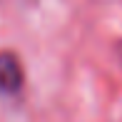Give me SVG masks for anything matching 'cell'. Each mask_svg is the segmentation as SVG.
Returning a JSON list of instances; mask_svg holds the SVG:
<instances>
[{"instance_id":"1","label":"cell","mask_w":122,"mask_h":122,"mask_svg":"<svg viewBox=\"0 0 122 122\" xmlns=\"http://www.w3.org/2000/svg\"><path fill=\"white\" fill-rule=\"evenodd\" d=\"M23 85V70L18 57L0 55V90L3 92H18Z\"/></svg>"}]
</instances>
